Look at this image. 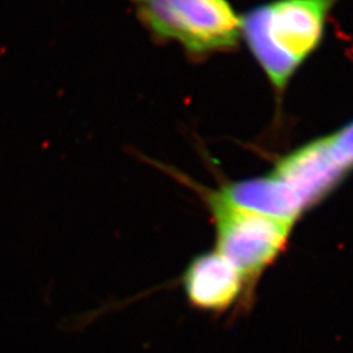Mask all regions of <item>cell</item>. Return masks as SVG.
I'll return each instance as SVG.
<instances>
[{
  "mask_svg": "<svg viewBox=\"0 0 353 353\" xmlns=\"http://www.w3.org/2000/svg\"><path fill=\"white\" fill-rule=\"evenodd\" d=\"M150 163L202 194L214 221V250L236 265L248 287H252L267 267L274 265L280 254L285 252L294 223L239 207L220 196L216 190L199 188L172 168Z\"/></svg>",
  "mask_w": 353,
  "mask_h": 353,
  "instance_id": "cell-2",
  "label": "cell"
},
{
  "mask_svg": "<svg viewBox=\"0 0 353 353\" xmlns=\"http://www.w3.org/2000/svg\"><path fill=\"white\" fill-rule=\"evenodd\" d=\"M190 305L211 313H223L246 294L243 275L220 252H203L192 258L181 276Z\"/></svg>",
  "mask_w": 353,
  "mask_h": 353,
  "instance_id": "cell-4",
  "label": "cell"
},
{
  "mask_svg": "<svg viewBox=\"0 0 353 353\" xmlns=\"http://www.w3.org/2000/svg\"><path fill=\"white\" fill-rule=\"evenodd\" d=\"M140 23L160 42H176L191 57L234 50L242 17L228 0H130Z\"/></svg>",
  "mask_w": 353,
  "mask_h": 353,
  "instance_id": "cell-3",
  "label": "cell"
},
{
  "mask_svg": "<svg viewBox=\"0 0 353 353\" xmlns=\"http://www.w3.org/2000/svg\"><path fill=\"white\" fill-rule=\"evenodd\" d=\"M336 1L274 0L242 17V37L278 92L319 46Z\"/></svg>",
  "mask_w": 353,
  "mask_h": 353,
  "instance_id": "cell-1",
  "label": "cell"
}]
</instances>
